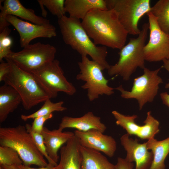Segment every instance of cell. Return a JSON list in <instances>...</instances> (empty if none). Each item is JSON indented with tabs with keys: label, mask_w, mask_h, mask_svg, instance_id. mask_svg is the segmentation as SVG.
<instances>
[{
	"label": "cell",
	"mask_w": 169,
	"mask_h": 169,
	"mask_svg": "<svg viewBox=\"0 0 169 169\" xmlns=\"http://www.w3.org/2000/svg\"><path fill=\"white\" fill-rule=\"evenodd\" d=\"M162 67L154 70L145 67L143 74L134 79L130 91L125 90L122 85L115 89L120 92L122 98L136 100L141 110L146 103L153 101L158 93L159 84L163 83L162 79L158 75Z\"/></svg>",
	"instance_id": "9"
},
{
	"label": "cell",
	"mask_w": 169,
	"mask_h": 169,
	"mask_svg": "<svg viewBox=\"0 0 169 169\" xmlns=\"http://www.w3.org/2000/svg\"><path fill=\"white\" fill-rule=\"evenodd\" d=\"M81 23L96 45L120 50L125 45L128 34L114 9H93Z\"/></svg>",
	"instance_id": "1"
},
{
	"label": "cell",
	"mask_w": 169,
	"mask_h": 169,
	"mask_svg": "<svg viewBox=\"0 0 169 169\" xmlns=\"http://www.w3.org/2000/svg\"><path fill=\"white\" fill-rule=\"evenodd\" d=\"M53 116V114L43 116H39L34 118L31 125L33 131L35 132L42 134L44 128V125L46 121L50 119Z\"/></svg>",
	"instance_id": "30"
},
{
	"label": "cell",
	"mask_w": 169,
	"mask_h": 169,
	"mask_svg": "<svg viewBox=\"0 0 169 169\" xmlns=\"http://www.w3.org/2000/svg\"><path fill=\"white\" fill-rule=\"evenodd\" d=\"M22 102L21 98L12 87L6 84L0 87V123L13 112Z\"/></svg>",
	"instance_id": "20"
},
{
	"label": "cell",
	"mask_w": 169,
	"mask_h": 169,
	"mask_svg": "<svg viewBox=\"0 0 169 169\" xmlns=\"http://www.w3.org/2000/svg\"><path fill=\"white\" fill-rule=\"evenodd\" d=\"M81 57V61L78 63L80 72L76 79L85 82L81 87L87 90L89 100L92 101L100 95L113 94L114 89L108 85V80L104 76L101 66L96 62L89 59L87 56Z\"/></svg>",
	"instance_id": "7"
},
{
	"label": "cell",
	"mask_w": 169,
	"mask_h": 169,
	"mask_svg": "<svg viewBox=\"0 0 169 169\" xmlns=\"http://www.w3.org/2000/svg\"><path fill=\"white\" fill-rule=\"evenodd\" d=\"M0 169H4L3 167L1 166H0Z\"/></svg>",
	"instance_id": "37"
},
{
	"label": "cell",
	"mask_w": 169,
	"mask_h": 169,
	"mask_svg": "<svg viewBox=\"0 0 169 169\" xmlns=\"http://www.w3.org/2000/svg\"><path fill=\"white\" fill-rule=\"evenodd\" d=\"M115 165L116 169H133L134 166L133 162H130L125 158L120 157L117 158Z\"/></svg>",
	"instance_id": "32"
},
{
	"label": "cell",
	"mask_w": 169,
	"mask_h": 169,
	"mask_svg": "<svg viewBox=\"0 0 169 169\" xmlns=\"http://www.w3.org/2000/svg\"><path fill=\"white\" fill-rule=\"evenodd\" d=\"M17 166L20 169H59L60 167L59 165V164L56 166H54L50 164L48 166L41 167L38 168H32L30 166L24 165L23 164Z\"/></svg>",
	"instance_id": "33"
},
{
	"label": "cell",
	"mask_w": 169,
	"mask_h": 169,
	"mask_svg": "<svg viewBox=\"0 0 169 169\" xmlns=\"http://www.w3.org/2000/svg\"><path fill=\"white\" fill-rule=\"evenodd\" d=\"M4 169H20L17 166L12 165L11 166L1 165Z\"/></svg>",
	"instance_id": "36"
},
{
	"label": "cell",
	"mask_w": 169,
	"mask_h": 169,
	"mask_svg": "<svg viewBox=\"0 0 169 169\" xmlns=\"http://www.w3.org/2000/svg\"><path fill=\"white\" fill-rule=\"evenodd\" d=\"M163 104L169 107V94L167 92H162L160 94Z\"/></svg>",
	"instance_id": "34"
},
{
	"label": "cell",
	"mask_w": 169,
	"mask_h": 169,
	"mask_svg": "<svg viewBox=\"0 0 169 169\" xmlns=\"http://www.w3.org/2000/svg\"><path fill=\"white\" fill-rule=\"evenodd\" d=\"M23 162L18 152L8 146H0V166H19Z\"/></svg>",
	"instance_id": "26"
},
{
	"label": "cell",
	"mask_w": 169,
	"mask_h": 169,
	"mask_svg": "<svg viewBox=\"0 0 169 169\" xmlns=\"http://www.w3.org/2000/svg\"><path fill=\"white\" fill-rule=\"evenodd\" d=\"M63 101H61L56 103L51 101L50 99L46 100L44 102V104L42 107L35 112L29 115H22L21 119L24 121L30 119L34 118L41 116H45L52 113L54 111L62 112L67 110L64 106Z\"/></svg>",
	"instance_id": "25"
},
{
	"label": "cell",
	"mask_w": 169,
	"mask_h": 169,
	"mask_svg": "<svg viewBox=\"0 0 169 169\" xmlns=\"http://www.w3.org/2000/svg\"><path fill=\"white\" fill-rule=\"evenodd\" d=\"M82 159L81 169H116L100 151L80 146Z\"/></svg>",
	"instance_id": "21"
},
{
	"label": "cell",
	"mask_w": 169,
	"mask_h": 169,
	"mask_svg": "<svg viewBox=\"0 0 169 169\" xmlns=\"http://www.w3.org/2000/svg\"><path fill=\"white\" fill-rule=\"evenodd\" d=\"M64 6L69 17L82 20L93 9H108L106 0H65Z\"/></svg>",
	"instance_id": "19"
},
{
	"label": "cell",
	"mask_w": 169,
	"mask_h": 169,
	"mask_svg": "<svg viewBox=\"0 0 169 169\" xmlns=\"http://www.w3.org/2000/svg\"><path fill=\"white\" fill-rule=\"evenodd\" d=\"M25 126L26 130L32 136L37 148L41 154L47 160L48 163L51 165L56 166L58 164L53 161L49 156L47 152L43 136L42 134L34 132L31 129V125L26 124Z\"/></svg>",
	"instance_id": "27"
},
{
	"label": "cell",
	"mask_w": 169,
	"mask_h": 169,
	"mask_svg": "<svg viewBox=\"0 0 169 169\" xmlns=\"http://www.w3.org/2000/svg\"><path fill=\"white\" fill-rule=\"evenodd\" d=\"M79 141L74 135L60 149L59 169H81L82 159Z\"/></svg>",
	"instance_id": "18"
},
{
	"label": "cell",
	"mask_w": 169,
	"mask_h": 169,
	"mask_svg": "<svg viewBox=\"0 0 169 169\" xmlns=\"http://www.w3.org/2000/svg\"><path fill=\"white\" fill-rule=\"evenodd\" d=\"M6 19L18 32L22 48L28 45L32 40L36 38H50L56 35V28L51 24L47 25H38L24 21L17 17L10 15H7Z\"/></svg>",
	"instance_id": "12"
},
{
	"label": "cell",
	"mask_w": 169,
	"mask_h": 169,
	"mask_svg": "<svg viewBox=\"0 0 169 169\" xmlns=\"http://www.w3.org/2000/svg\"><path fill=\"white\" fill-rule=\"evenodd\" d=\"M42 134L49 156L57 163L59 159L58 150L74 135V132L63 131L59 128L50 130L46 127H44Z\"/></svg>",
	"instance_id": "17"
},
{
	"label": "cell",
	"mask_w": 169,
	"mask_h": 169,
	"mask_svg": "<svg viewBox=\"0 0 169 169\" xmlns=\"http://www.w3.org/2000/svg\"><path fill=\"white\" fill-rule=\"evenodd\" d=\"M149 24V37L143 49L145 61L156 62L169 60V34L159 27L156 18L150 12L147 13Z\"/></svg>",
	"instance_id": "11"
},
{
	"label": "cell",
	"mask_w": 169,
	"mask_h": 169,
	"mask_svg": "<svg viewBox=\"0 0 169 169\" xmlns=\"http://www.w3.org/2000/svg\"><path fill=\"white\" fill-rule=\"evenodd\" d=\"M32 74L52 98L57 97L59 92L69 95L76 92L75 87L64 76L59 61L57 59H54Z\"/></svg>",
	"instance_id": "10"
},
{
	"label": "cell",
	"mask_w": 169,
	"mask_h": 169,
	"mask_svg": "<svg viewBox=\"0 0 169 169\" xmlns=\"http://www.w3.org/2000/svg\"><path fill=\"white\" fill-rule=\"evenodd\" d=\"M6 60L10 65L11 70L4 82L18 93L25 110H29L52 98L33 74L22 70L10 60Z\"/></svg>",
	"instance_id": "5"
},
{
	"label": "cell",
	"mask_w": 169,
	"mask_h": 169,
	"mask_svg": "<svg viewBox=\"0 0 169 169\" xmlns=\"http://www.w3.org/2000/svg\"><path fill=\"white\" fill-rule=\"evenodd\" d=\"M11 70L10 64L7 61H3L0 64V82L4 81L6 77L9 74Z\"/></svg>",
	"instance_id": "31"
},
{
	"label": "cell",
	"mask_w": 169,
	"mask_h": 169,
	"mask_svg": "<svg viewBox=\"0 0 169 169\" xmlns=\"http://www.w3.org/2000/svg\"><path fill=\"white\" fill-rule=\"evenodd\" d=\"M3 5L0 3V32L10 25L7 21V15H12L39 25L50 24L49 20L37 15L34 11L25 8L18 0H5Z\"/></svg>",
	"instance_id": "14"
},
{
	"label": "cell",
	"mask_w": 169,
	"mask_h": 169,
	"mask_svg": "<svg viewBox=\"0 0 169 169\" xmlns=\"http://www.w3.org/2000/svg\"><path fill=\"white\" fill-rule=\"evenodd\" d=\"M112 114L116 120V125L125 130L129 136H136L143 139L144 126V125H140L136 123L135 120L137 117V115H126L116 110L113 111Z\"/></svg>",
	"instance_id": "23"
},
{
	"label": "cell",
	"mask_w": 169,
	"mask_h": 169,
	"mask_svg": "<svg viewBox=\"0 0 169 169\" xmlns=\"http://www.w3.org/2000/svg\"><path fill=\"white\" fill-rule=\"evenodd\" d=\"M156 18L160 28L169 34V0H159L150 11Z\"/></svg>",
	"instance_id": "24"
},
{
	"label": "cell",
	"mask_w": 169,
	"mask_h": 169,
	"mask_svg": "<svg viewBox=\"0 0 169 169\" xmlns=\"http://www.w3.org/2000/svg\"><path fill=\"white\" fill-rule=\"evenodd\" d=\"M66 128H74L82 131L96 129L103 133L106 127L101 122L100 117L95 115L93 112L89 111L79 117H63L59 128L63 130Z\"/></svg>",
	"instance_id": "16"
},
{
	"label": "cell",
	"mask_w": 169,
	"mask_h": 169,
	"mask_svg": "<svg viewBox=\"0 0 169 169\" xmlns=\"http://www.w3.org/2000/svg\"><path fill=\"white\" fill-rule=\"evenodd\" d=\"M56 52L53 46L38 42L29 44L19 51H13L5 59L22 70L33 73L53 61Z\"/></svg>",
	"instance_id": "6"
},
{
	"label": "cell",
	"mask_w": 169,
	"mask_h": 169,
	"mask_svg": "<svg viewBox=\"0 0 169 169\" xmlns=\"http://www.w3.org/2000/svg\"><path fill=\"white\" fill-rule=\"evenodd\" d=\"M0 146H8L18 154L23 164L34 165L40 167L48 166L44 156L36 147L30 134L25 126L0 128Z\"/></svg>",
	"instance_id": "3"
},
{
	"label": "cell",
	"mask_w": 169,
	"mask_h": 169,
	"mask_svg": "<svg viewBox=\"0 0 169 169\" xmlns=\"http://www.w3.org/2000/svg\"><path fill=\"white\" fill-rule=\"evenodd\" d=\"M129 136L126 133L120 138L121 144L127 152L125 159L130 162H135V169H149L153 154L147 149L146 142L140 143L137 139H134Z\"/></svg>",
	"instance_id": "15"
},
{
	"label": "cell",
	"mask_w": 169,
	"mask_h": 169,
	"mask_svg": "<svg viewBox=\"0 0 169 169\" xmlns=\"http://www.w3.org/2000/svg\"><path fill=\"white\" fill-rule=\"evenodd\" d=\"M164 68L169 73V60L165 59L163 61ZM165 88L166 89L169 88V82L166 84L165 85Z\"/></svg>",
	"instance_id": "35"
},
{
	"label": "cell",
	"mask_w": 169,
	"mask_h": 169,
	"mask_svg": "<svg viewBox=\"0 0 169 169\" xmlns=\"http://www.w3.org/2000/svg\"><path fill=\"white\" fill-rule=\"evenodd\" d=\"M108 9L117 13L119 21L128 34L138 35L141 32L138 23L150 11V0H106Z\"/></svg>",
	"instance_id": "8"
},
{
	"label": "cell",
	"mask_w": 169,
	"mask_h": 169,
	"mask_svg": "<svg viewBox=\"0 0 169 169\" xmlns=\"http://www.w3.org/2000/svg\"><path fill=\"white\" fill-rule=\"evenodd\" d=\"M74 133L79 139L81 146L102 152L110 157L114 156L116 149V144L112 136L104 135L96 129L86 131L76 130Z\"/></svg>",
	"instance_id": "13"
},
{
	"label": "cell",
	"mask_w": 169,
	"mask_h": 169,
	"mask_svg": "<svg viewBox=\"0 0 169 169\" xmlns=\"http://www.w3.org/2000/svg\"><path fill=\"white\" fill-rule=\"evenodd\" d=\"M11 30L8 27L5 28L0 32V62L3 61L5 58L13 51L11 50L13 41L9 35Z\"/></svg>",
	"instance_id": "29"
},
{
	"label": "cell",
	"mask_w": 169,
	"mask_h": 169,
	"mask_svg": "<svg viewBox=\"0 0 169 169\" xmlns=\"http://www.w3.org/2000/svg\"><path fill=\"white\" fill-rule=\"evenodd\" d=\"M148 150H151L153 159L149 169H165V160L169 153V137L159 141L154 137L146 142Z\"/></svg>",
	"instance_id": "22"
},
{
	"label": "cell",
	"mask_w": 169,
	"mask_h": 169,
	"mask_svg": "<svg viewBox=\"0 0 169 169\" xmlns=\"http://www.w3.org/2000/svg\"><path fill=\"white\" fill-rule=\"evenodd\" d=\"M58 24L63 40L81 56L89 55L98 63L103 70H108L107 47L96 45L89 37L80 20L65 15L58 18Z\"/></svg>",
	"instance_id": "2"
},
{
	"label": "cell",
	"mask_w": 169,
	"mask_h": 169,
	"mask_svg": "<svg viewBox=\"0 0 169 169\" xmlns=\"http://www.w3.org/2000/svg\"><path fill=\"white\" fill-rule=\"evenodd\" d=\"M149 30V23H144L138 37L130 38L128 43L120 50L118 61L107 70L109 75H120L127 81L138 68L143 69L145 68L143 49Z\"/></svg>",
	"instance_id": "4"
},
{
	"label": "cell",
	"mask_w": 169,
	"mask_h": 169,
	"mask_svg": "<svg viewBox=\"0 0 169 169\" xmlns=\"http://www.w3.org/2000/svg\"><path fill=\"white\" fill-rule=\"evenodd\" d=\"M64 0H38L39 5L45 6L53 15L58 18L65 15Z\"/></svg>",
	"instance_id": "28"
}]
</instances>
